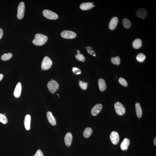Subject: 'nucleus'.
<instances>
[{
	"mask_svg": "<svg viewBox=\"0 0 156 156\" xmlns=\"http://www.w3.org/2000/svg\"><path fill=\"white\" fill-rule=\"evenodd\" d=\"M142 41L139 38H136L133 42V48L135 49H139L142 46Z\"/></svg>",
	"mask_w": 156,
	"mask_h": 156,
	"instance_id": "obj_19",
	"label": "nucleus"
},
{
	"mask_svg": "<svg viewBox=\"0 0 156 156\" xmlns=\"http://www.w3.org/2000/svg\"><path fill=\"white\" fill-rule=\"evenodd\" d=\"M48 38L46 36L42 34H37L35 35L32 43L35 45L41 46L47 42Z\"/></svg>",
	"mask_w": 156,
	"mask_h": 156,
	"instance_id": "obj_1",
	"label": "nucleus"
},
{
	"mask_svg": "<svg viewBox=\"0 0 156 156\" xmlns=\"http://www.w3.org/2000/svg\"><path fill=\"white\" fill-rule=\"evenodd\" d=\"M61 36L65 39H73L76 37V34L73 31L69 30H64L61 33Z\"/></svg>",
	"mask_w": 156,
	"mask_h": 156,
	"instance_id": "obj_6",
	"label": "nucleus"
},
{
	"mask_svg": "<svg viewBox=\"0 0 156 156\" xmlns=\"http://www.w3.org/2000/svg\"><path fill=\"white\" fill-rule=\"evenodd\" d=\"M95 6L91 2H84L81 4L80 6V8L82 10H87L91 9Z\"/></svg>",
	"mask_w": 156,
	"mask_h": 156,
	"instance_id": "obj_13",
	"label": "nucleus"
},
{
	"mask_svg": "<svg viewBox=\"0 0 156 156\" xmlns=\"http://www.w3.org/2000/svg\"><path fill=\"white\" fill-rule=\"evenodd\" d=\"M114 108L116 112L118 115H123L125 113V108L122 104L120 102H116L114 105Z\"/></svg>",
	"mask_w": 156,
	"mask_h": 156,
	"instance_id": "obj_3",
	"label": "nucleus"
},
{
	"mask_svg": "<svg viewBox=\"0 0 156 156\" xmlns=\"http://www.w3.org/2000/svg\"><path fill=\"white\" fill-rule=\"evenodd\" d=\"M86 49L89 54L94 56H96V53L91 47L87 46L86 47Z\"/></svg>",
	"mask_w": 156,
	"mask_h": 156,
	"instance_id": "obj_29",
	"label": "nucleus"
},
{
	"mask_svg": "<svg viewBox=\"0 0 156 156\" xmlns=\"http://www.w3.org/2000/svg\"><path fill=\"white\" fill-rule=\"evenodd\" d=\"M25 6L24 3L21 2L18 7L17 17L19 20H21L24 17V15Z\"/></svg>",
	"mask_w": 156,
	"mask_h": 156,
	"instance_id": "obj_7",
	"label": "nucleus"
},
{
	"mask_svg": "<svg viewBox=\"0 0 156 156\" xmlns=\"http://www.w3.org/2000/svg\"><path fill=\"white\" fill-rule=\"evenodd\" d=\"M52 64V60L48 56H45L42 62L41 67L43 70H47L51 67Z\"/></svg>",
	"mask_w": 156,
	"mask_h": 156,
	"instance_id": "obj_2",
	"label": "nucleus"
},
{
	"mask_svg": "<svg viewBox=\"0 0 156 156\" xmlns=\"http://www.w3.org/2000/svg\"><path fill=\"white\" fill-rule=\"evenodd\" d=\"M99 90L101 91H103L106 89V85L105 82L103 79H99L98 81Z\"/></svg>",
	"mask_w": 156,
	"mask_h": 156,
	"instance_id": "obj_18",
	"label": "nucleus"
},
{
	"mask_svg": "<svg viewBox=\"0 0 156 156\" xmlns=\"http://www.w3.org/2000/svg\"><path fill=\"white\" fill-rule=\"evenodd\" d=\"M34 156H44L43 153L41 150L39 149L37 151Z\"/></svg>",
	"mask_w": 156,
	"mask_h": 156,
	"instance_id": "obj_32",
	"label": "nucleus"
},
{
	"mask_svg": "<svg viewBox=\"0 0 156 156\" xmlns=\"http://www.w3.org/2000/svg\"><path fill=\"white\" fill-rule=\"evenodd\" d=\"M110 138L111 142L114 145H117L119 142L120 139L119 135L116 132H112L111 133Z\"/></svg>",
	"mask_w": 156,
	"mask_h": 156,
	"instance_id": "obj_8",
	"label": "nucleus"
},
{
	"mask_svg": "<svg viewBox=\"0 0 156 156\" xmlns=\"http://www.w3.org/2000/svg\"><path fill=\"white\" fill-rule=\"evenodd\" d=\"M0 122L4 124H6L8 122V120L6 116L1 113H0Z\"/></svg>",
	"mask_w": 156,
	"mask_h": 156,
	"instance_id": "obj_28",
	"label": "nucleus"
},
{
	"mask_svg": "<svg viewBox=\"0 0 156 156\" xmlns=\"http://www.w3.org/2000/svg\"><path fill=\"white\" fill-rule=\"evenodd\" d=\"M73 140V136L72 134L68 133L65 135V145L69 147L72 144Z\"/></svg>",
	"mask_w": 156,
	"mask_h": 156,
	"instance_id": "obj_14",
	"label": "nucleus"
},
{
	"mask_svg": "<svg viewBox=\"0 0 156 156\" xmlns=\"http://www.w3.org/2000/svg\"><path fill=\"white\" fill-rule=\"evenodd\" d=\"M31 116L29 114H27L25 117L24 120V125L25 128L29 130L30 129Z\"/></svg>",
	"mask_w": 156,
	"mask_h": 156,
	"instance_id": "obj_17",
	"label": "nucleus"
},
{
	"mask_svg": "<svg viewBox=\"0 0 156 156\" xmlns=\"http://www.w3.org/2000/svg\"><path fill=\"white\" fill-rule=\"evenodd\" d=\"M47 119L48 120L49 122L53 126L56 125V123L55 119L53 116L51 112L48 111L47 112Z\"/></svg>",
	"mask_w": 156,
	"mask_h": 156,
	"instance_id": "obj_15",
	"label": "nucleus"
},
{
	"mask_svg": "<svg viewBox=\"0 0 156 156\" xmlns=\"http://www.w3.org/2000/svg\"><path fill=\"white\" fill-rule=\"evenodd\" d=\"M77 53L75 56L76 59L79 61L84 62L85 60V58L83 54H81V52L79 50H77Z\"/></svg>",
	"mask_w": 156,
	"mask_h": 156,
	"instance_id": "obj_22",
	"label": "nucleus"
},
{
	"mask_svg": "<svg viewBox=\"0 0 156 156\" xmlns=\"http://www.w3.org/2000/svg\"><path fill=\"white\" fill-rule=\"evenodd\" d=\"M22 90V86L20 82L17 83L16 85L15 88V89L14 92V95L16 98H19L20 97L21 93Z\"/></svg>",
	"mask_w": 156,
	"mask_h": 156,
	"instance_id": "obj_12",
	"label": "nucleus"
},
{
	"mask_svg": "<svg viewBox=\"0 0 156 156\" xmlns=\"http://www.w3.org/2000/svg\"><path fill=\"white\" fill-rule=\"evenodd\" d=\"M146 58L145 55L142 53H140L136 56V60L138 62H143L145 60Z\"/></svg>",
	"mask_w": 156,
	"mask_h": 156,
	"instance_id": "obj_24",
	"label": "nucleus"
},
{
	"mask_svg": "<svg viewBox=\"0 0 156 156\" xmlns=\"http://www.w3.org/2000/svg\"><path fill=\"white\" fill-rule=\"evenodd\" d=\"M154 145L156 146V137H155V139H154Z\"/></svg>",
	"mask_w": 156,
	"mask_h": 156,
	"instance_id": "obj_35",
	"label": "nucleus"
},
{
	"mask_svg": "<svg viewBox=\"0 0 156 156\" xmlns=\"http://www.w3.org/2000/svg\"><path fill=\"white\" fill-rule=\"evenodd\" d=\"M136 15L138 17L142 19H144L148 15L147 10L144 8H140L136 12Z\"/></svg>",
	"mask_w": 156,
	"mask_h": 156,
	"instance_id": "obj_10",
	"label": "nucleus"
},
{
	"mask_svg": "<svg viewBox=\"0 0 156 156\" xmlns=\"http://www.w3.org/2000/svg\"><path fill=\"white\" fill-rule=\"evenodd\" d=\"M72 72L76 75H79L81 74V71L78 68L74 67L72 68Z\"/></svg>",
	"mask_w": 156,
	"mask_h": 156,
	"instance_id": "obj_31",
	"label": "nucleus"
},
{
	"mask_svg": "<svg viewBox=\"0 0 156 156\" xmlns=\"http://www.w3.org/2000/svg\"><path fill=\"white\" fill-rule=\"evenodd\" d=\"M130 144V140L127 138H125L121 142L120 145V148L123 150H126L128 148Z\"/></svg>",
	"mask_w": 156,
	"mask_h": 156,
	"instance_id": "obj_16",
	"label": "nucleus"
},
{
	"mask_svg": "<svg viewBox=\"0 0 156 156\" xmlns=\"http://www.w3.org/2000/svg\"><path fill=\"white\" fill-rule=\"evenodd\" d=\"M3 77V75L2 74H0V81L2 80Z\"/></svg>",
	"mask_w": 156,
	"mask_h": 156,
	"instance_id": "obj_34",
	"label": "nucleus"
},
{
	"mask_svg": "<svg viewBox=\"0 0 156 156\" xmlns=\"http://www.w3.org/2000/svg\"><path fill=\"white\" fill-rule=\"evenodd\" d=\"M111 62L114 65H119L120 63V59L119 56L112 57L111 59Z\"/></svg>",
	"mask_w": 156,
	"mask_h": 156,
	"instance_id": "obj_25",
	"label": "nucleus"
},
{
	"mask_svg": "<svg viewBox=\"0 0 156 156\" xmlns=\"http://www.w3.org/2000/svg\"><path fill=\"white\" fill-rule=\"evenodd\" d=\"M123 24L124 27L126 29H128L131 26V22L129 19L124 18L123 19Z\"/></svg>",
	"mask_w": 156,
	"mask_h": 156,
	"instance_id": "obj_23",
	"label": "nucleus"
},
{
	"mask_svg": "<svg viewBox=\"0 0 156 156\" xmlns=\"http://www.w3.org/2000/svg\"><path fill=\"white\" fill-rule=\"evenodd\" d=\"M119 20L118 18L114 17L111 19L109 25V28L111 30H114L118 24Z\"/></svg>",
	"mask_w": 156,
	"mask_h": 156,
	"instance_id": "obj_11",
	"label": "nucleus"
},
{
	"mask_svg": "<svg viewBox=\"0 0 156 156\" xmlns=\"http://www.w3.org/2000/svg\"><path fill=\"white\" fill-rule=\"evenodd\" d=\"M3 32L2 29L0 28V39L3 36Z\"/></svg>",
	"mask_w": 156,
	"mask_h": 156,
	"instance_id": "obj_33",
	"label": "nucleus"
},
{
	"mask_svg": "<svg viewBox=\"0 0 156 156\" xmlns=\"http://www.w3.org/2000/svg\"><path fill=\"white\" fill-rule=\"evenodd\" d=\"M79 84L81 88L83 90H86L88 87V83L87 82H84V81L79 80Z\"/></svg>",
	"mask_w": 156,
	"mask_h": 156,
	"instance_id": "obj_27",
	"label": "nucleus"
},
{
	"mask_svg": "<svg viewBox=\"0 0 156 156\" xmlns=\"http://www.w3.org/2000/svg\"><path fill=\"white\" fill-rule=\"evenodd\" d=\"M92 132L93 130L91 128L87 127L85 129L83 133V135L84 137L88 138L91 136Z\"/></svg>",
	"mask_w": 156,
	"mask_h": 156,
	"instance_id": "obj_21",
	"label": "nucleus"
},
{
	"mask_svg": "<svg viewBox=\"0 0 156 156\" xmlns=\"http://www.w3.org/2000/svg\"><path fill=\"white\" fill-rule=\"evenodd\" d=\"M47 87L50 92L54 93L59 89V85L57 82L53 80L49 82L47 84Z\"/></svg>",
	"mask_w": 156,
	"mask_h": 156,
	"instance_id": "obj_5",
	"label": "nucleus"
},
{
	"mask_svg": "<svg viewBox=\"0 0 156 156\" xmlns=\"http://www.w3.org/2000/svg\"><path fill=\"white\" fill-rule=\"evenodd\" d=\"M12 55L11 53H8L7 54H4L1 56V59L3 61H7L10 60L11 58Z\"/></svg>",
	"mask_w": 156,
	"mask_h": 156,
	"instance_id": "obj_26",
	"label": "nucleus"
},
{
	"mask_svg": "<svg viewBox=\"0 0 156 156\" xmlns=\"http://www.w3.org/2000/svg\"><path fill=\"white\" fill-rule=\"evenodd\" d=\"M102 108V104H99L95 105L91 110L92 115L93 116L97 115L101 111Z\"/></svg>",
	"mask_w": 156,
	"mask_h": 156,
	"instance_id": "obj_9",
	"label": "nucleus"
},
{
	"mask_svg": "<svg viewBox=\"0 0 156 156\" xmlns=\"http://www.w3.org/2000/svg\"><path fill=\"white\" fill-rule=\"evenodd\" d=\"M43 14L46 18L49 20H56L58 18V16L56 13L48 10H44Z\"/></svg>",
	"mask_w": 156,
	"mask_h": 156,
	"instance_id": "obj_4",
	"label": "nucleus"
},
{
	"mask_svg": "<svg viewBox=\"0 0 156 156\" xmlns=\"http://www.w3.org/2000/svg\"><path fill=\"white\" fill-rule=\"evenodd\" d=\"M135 108L137 116L138 118H141L142 116V111L140 104L139 103H136L135 104Z\"/></svg>",
	"mask_w": 156,
	"mask_h": 156,
	"instance_id": "obj_20",
	"label": "nucleus"
},
{
	"mask_svg": "<svg viewBox=\"0 0 156 156\" xmlns=\"http://www.w3.org/2000/svg\"><path fill=\"white\" fill-rule=\"evenodd\" d=\"M119 82L122 85L125 87L127 86V83L125 79L122 78H120L119 79Z\"/></svg>",
	"mask_w": 156,
	"mask_h": 156,
	"instance_id": "obj_30",
	"label": "nucleus"
}]
</instances>
